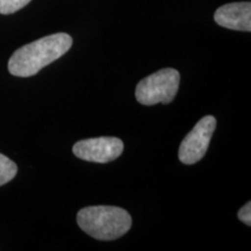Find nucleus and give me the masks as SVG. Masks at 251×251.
Returning <instances> with one entry per match:
<instances>
[{
    "label": "nucleus",
    "instance_id": "nucleus-6",
    "mask_svg": "<svg viewBox=\"0 0 251 251\" xmlns=\"http://www.w3.org/2000/svg\"><path fill=\"white\" fill-rule=\"evenodd\" d=\"M214 20L219 26L228 29L251 30V2H230L219 7L214 13Z\"/></svg>",
    "mask_w": 251,
    "mask_h": 251
},
{
    "label": "nucleus",
    "instance_id": "nucleus-2",
    "mask_svg": "<svg viewBox=\"0 0 251 251\" xmlns=\"http://www.w3.org/2000/svg\"><path fill=\"white\" fill-rule=\"evenodd\" d=\"M77 224L96 240L113 241L129 231L131 216L120 207L90 206L78 212Z\"/></svg>",
    "mask_w": 251,
    "mask_h": 251
},
{
    "label": "nucleus",
    "instance_id": "nucleus-4",
    "mask_svg": "<svg viewBox=\"0 0 251 251\" xmlns=\"http://www.w3.org/2000/svg\"><path fill=\"white\" fill-rule=\"evenodd\" d=\"M216 128V119L206 115L181 141L178 158L183 164L192 165L202 159L208 150L212 136Z\"/></svg>",
    "mask_w": 251,
    "mask_h": 251
},
{
    "label": "nucleus",
    "instance_id": "nucleus-3",
    "mask_svg": "<svg viewBox=\"0 0 251 251\" xmlns=\"http://www.w3.org/2000/svg\"><path fill=\"white\" fill-rule=\"evenodd\" d=\"M179 84L180 74L176 69H162L137 84L135 97L137 101L146 106L170 103L174 101Z\"/></svg>",
    "mask_w": 251,
    "mask_h": 251
},
{
    "label": "nucleus",
    "instance_id": "nucleus-1",
    "mask_svg": "<svg viewBox=\"0 0 251 251\" xmlns=\"http://www.w3.org/2000/svg\"><path fill=\"white\" fill-rule=\"evenodd\" d=\"M72 47V37L56 33L19 48L8 61L9 74L15 77L35 76L47 65L57 61Z\"/></svg>",
    "mask_w": 251,
    "mask_h": 251
},
{
    "label": "nucleus",
    "instance_id": "nucleus-7",
    "mask_svg": "<svg viewBox=\"0 0 251 251\" xmlns=\"http://www.w3.org/2000/svg\"><path fill=\"white\" fill-rule=\"evenodd\" d=\"M18 166L15 163L0 153V186L7 184L17 176Z\"/></svg>",
    "mask_w": 251,
    "mask_h": 251
},
{
    "label": "nucleus",
    "instance_id": "nucleus-5",
    "mask_svg": "<svg viewBox=\"0 0 251 251\" xmlns=\"http://www.w3.org/2000/svg\"><path fill=\"white\" fill-rule=\"evenodd\" d=\"M72 152L83 161L93 163H109L115 161L124 152V142L118 137H94L78 141Z\"/></svg>",
    "mask_w": 251,
    "mask_h": 251
},
{
    "label": "nucleus",
    "instance_id": "nucleus-9",
    "mask_svg": "<svg viewBox=\"0 0 251 251\" xmlns=\"http://www.w3.org/2000/svg\"><path fill=\"white\" fill-rule=\"evenodd\" d=\"M238 219L246 224L247 226H251V202H247L238 212Z\"/></svg>",
    "mask_w": 251,
    "mask_h": 251
},
{
    "label": "nucleus",
    "instance_id": "nucleus-8",
    "mask_svg": "<svg viewBox=\"0 0 251 251\" xmlns=\"http://www.w3.org/2000/svg\"><path fill=\"white\" fill-rule=\"evenodd\" d=\"M30 1L31 0H0V14H13Z\"/></svg>",
    "mask_w": 251,
    "mask_h": 251
}]
</instances>
